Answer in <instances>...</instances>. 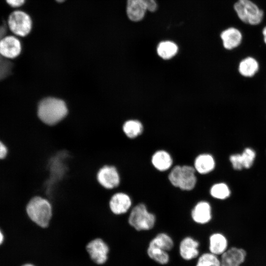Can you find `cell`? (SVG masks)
<instances>
[{
    "instance_id": "1",
    "label": "cell",
    "mask_w": 266,
    "mask_h": 266,
    "mask_svg": "<svg viewBox=\"0 0 266 266\" xmlns=\"http://www.w3.org/2000/svg\"><path fill=\"white\" fill-rule=\"evenodd\" d=\"M53 212L50 201L40 196L32 197L26 206V212L29 218L36 225L42 228L49 225Z\"/></svg>"
},
{
    "instance_id": "2",
    "label": "cell",
    "mask_w": 266,
    "mask_h": 266,
    "mask_svg": "<svg viewBox=\"0 0 266 266\" xmlns=\"http://www.w3.org/2000/svg\"><path fill=\"white\" fill-rule=\"evenodd\" d=\"M169 183L182 191L193 190L198 183L197 172L193 166L176 165L172 167L167 175Z\"/></svg>"
},
{
    "instance_id": "3",
    "label": "cell",
    "mask_w": 266,
    "mask_h": 266,
    "mask_svg": "<svg viewBox=\"0 0 266 266\" xmlns=\"http://www.w3.org/2000/svg\"><path fill=\"white\" fill-rule=\"evenodd\" d=\"M128 223L130 227L137 232L148 231L155 227L157 218L149 210L143 202L134 204L128 213Z\"/></svg>"
},
{
    "instance_id": "4",
    "label": "cell",
    "mask_w": 266,
    "mask_h": 266,
    "mask_svg": "<svg viewBox=\"0 0 266 266\" xmlns=\"http://www.w3.org/2000/svg\"><path fill=\"white\" fill-rule=\"evenodd\" d=\"M67 109L65 102L60 99L48 98L43 100L38 107V116L44 123L57 124L66 115Z\"/></svg>"
},
{
    "instance_id": "5",
    "label": "cell",
    "mask_w": 266,
    "mask_h": 266,
    "mask_svg": "<svg viewBox=\"0 0 266 266\" xmlns=\"http://www.w3.org/2000/svg\"><path fill=\"white\" fill-rule=\"evenodd\" d=\"M7 24L12 34L19 37H25L31 32L33 21L31 15L20 9H14L9 15Z\"/></svg>"
},
{
    "instance_id": "6",
    "label": "cell",
    "mask_w": 266,
    "mask_h": 266,
    "mask_svg": "<svg viewBox=\"0 0 266 266\" xmlns=\"http://www.w3.org/2000/svg\"><path fill=\"white\" fill-rule=\"evenodd\" d=\"M233 8L238 17L244 23L257 25L263 20V11L250 0H238Z\"/></svg>"
},
{
    "instance_id": "7",
    "label": "cell",
    "mask_w": 266,
    "mask_h": 266,
    "mask_svg": "<svg viewBox=\"0 0 266 266\" xmlns=\"http://www.w3.org/2000/svg\"><path fill=\"white\" fill-rule=\"evenodd\" d=\"M157 8L155 0H127L126 13L130 20L137 22L143 19L147 10L155 12Z\"/></svg>"
},
{
    "instance_id": "8",
    "label": "cell",
    "mask_w": 266,
    "mask_h": 266,
    "mask_svg": "<svg viewBox=\"0 0 266 266\" xmlns=\"http://www.w3.org/2000/svg\"><path fill=\"white\" fill-rule=\"evenodd\" d=\"M96 179L99 184L106 190H113L119 187L121 182L120 173L114 165H105L98 171Z\"/></svg>"
},
{
    "instance_id": "9",
    "label": "cell",
    "mask_w": 266,
    "mask_h": 266,
    "mask_svg": "<svg viewBox=\"0 0 266 266\" xmlns=\"http://www.w3.org/2000/svg\"><path fill=\"white\" fill-rule=\"evenodd\" d=\"M109 207L115 215L127 214L134 204L132 196L128 193L118 191L114 193L109 201Z\"/></svg>"
},
{
    "instance_id": "10",
    "label": "cell",
    "mask_w": 266,
    "mask_h": 266,
    "mask_svg": "<svg viewBox=\"0 0 266 266\" xmlns=\"http://www.w3.org/2000/svg\"><path fill=\"white\" fill-rule=\"evenodd\" d=\"M86 249L91 259L99 265L106 262L109 248L106 242L102 238L95 237L87 242Z\"/></svg>"
},
{
    "instance_id": "11",
    "label": "cell",
    "mask_w": 266,
    "mask_h": 266,
    "mask_svg": "<svg viewBox=\"0 0 266 266\" xmlns=\"http://www.w3.org/2000/svg\"><path fill=\"white\" fill-rule=\"evenodd\" d=\"M22 50L20 38L12 34L5 35L0 39V55L7 59H14Z\"/></svg>"
},
{
    "instance_id": "12",
    "label": "cell",
    "mask_w": 266,
    "mask_h": 266,
    "mask_svg": "<svg viewBox=\"0 0 266 266\" xmlns=\"http://www.w3.org/2000/svg\"><path fill=\"white\" fill-rule=\"evenodd\" d=\"M190 214L192 221L196 224L201 225L207 224L212 219V206L207 200H199L192 208Z\"/></svg>"
},
{
    "instance_id": "13",
    "label": "cell",
    "mask_w": 266,
    "mask_h": 266,
    "mask_svg": "<svg viewBox=\"0 0 266 266\" xmlns=\"http://www.w3.org/2000/svg\"><path fill=\"white\" fill-rule=\"evenodd\" d=\"M151 165L159 172L169 170L173 165V159L169 152L164 149L155 151L150 159Z\"/></svg>"
},
{
    "instance_id": "14",
    "label": "cell",
    "mask_w": 266,
    "mask_h": 266,
    "mask_svg": "<svg viewBox=\"0 0 266 266\" xmlns=\"http://www.w3.org/2000/svg\"><path fill=\"white\" fill-rule=\"evenodd\" d=\"M216 166L215 158L208 153L198 154L195 158L193 165L197 173L202 175L212 172L215 169Z\"/></svg>"
},
{
    "instance_id": "15",
    "label": "cell",
    "mask_w": 266,
    "mask_h": 266,
    "mask_svg": "<svg viewBox=\"0 0 266 266\" xmlns=\"http://www.w3.org/2000/svg\"><path fill=\"white\" fill-rule=\"evenodd\" d=\"M246 256V252L243 249L231 247L221 255V266H240L244 262Z\"/></svg>"
},
{
    "instance_id": "16",
    "label": "cell",
    "mask_w": 266,
    "mask_h": 266,
    "mask_svg": "<svg viewBox=\"0 0 266 266\" xmlns=\"http://www.w3.org/2000/svg\"><path fill=\"white\" fill-rule=\"evenodd\" d=\"M199 242L191 236L183 238L179 244V254L181 257L186 261L192 260L198 257Z\"/></svg>"
},
{
    "instance_id": "17",
    "label": "cell",
    "mask_w": 266,
    "mask_h": 266,
    "mask_svg": "<svg viewBox=\"0 0 266 266\" xmlns=\"http://www.w3.org/2000/svg\"><path fill=\"white\" fill-rule=\"evenodd\" d=\"M220 37L224 47L227 50H231L241 44L242 34L237 28L230 27L222 32Z\"/></svg>"
},
{
    "instance_id": "18",
    "label": "cell",
    "mask_w": 266,
    "mask_h": 266,
    "mask_svg": "<svg viewBox=\"0 0 266 266\" xmlns=\"http://www.w3.org/2000/svg\"><path fill=\"white\" fill-rule=\"evenodd\" d=\"M260 68L259 62L253 57L248 56L242 59L239 63L238 71L244 77L251 78L254 76Z\"/></svg>"
},
{
    "instance_id": "19",
    "label": "cell",
    "mask_w": 266,
    "mask_h": 266,
    "mask_svg": "<svg viewBox=\"0 0 266 266\" xmlns=\"http://www.w3.org/2000/svg\"><path fill=\"white\" fill-rule=\"evenodd\" d=\"M228 245L227 237L222 233H214L209 237V251L215 255H222L228 249Z\"/></svg>"
},
{
    "instance_id": "20",
    "label": "cell",
    "mask_w": 266,
    "mask_h": 266,
    "mask_svg": "<svg viewBox=\"0 0 266 266\" xmlns=\"http://www.w3.org/2000/svg\"><path fill=\"white\" fill-rule=\"evenodd\" d=\"M178 47L174 42L165 40L160 42L157 47V53L158 56L165 60H168L173 58L177 54Z\"/></svg>"
},
{
    "instance_id": "21",
    "label": "cell",
    "mask_w": 266,
    "mask_h": 266,
    "mask_svg": "<svg viewBox=\"0 0 266 266\" xmlns=\"http://www.w3.org/2000/svg\"><path fill=\"white\" fill-rule=\"evenodd\" d=\"M210 196L217 200H225L231 195V190L228 185L223 182L214 183L209 191Z\"/></svg>"
},
{
    "instance_id": "22",
    "label": "cell",
    "mask_w": 266,
    "mask_h": 266,
    "mask_svg": "<svg viewBox=\"0 0 266 266\" xmlns=\"http://www.w3.org/2000/svg\"><path fill=\"white\" fill-rule=\"evenodd\" d=\"M149 245L157 247L168 252L173 248L174 242L170 235L162 232L156 234L150 240Z\"/></svg>"
},
{
    "instance_id": "23",
    "label": "cell",
    "mask_w": 266,
    "mask_h": 266,
    "mask_svg": "<svg viewBox=\"0 0 266 266\" xmlns=\"http://www.w3.org/2000/svg\"><path fill=\"white\" fill-rule=\"evenodd\" d=\"M123 131L128 138L133 139L138 137L142 133L143 126L139 121L130 120L126 121L124 124Z\"/></svg>"
},
{
    "instance_id": "24",
    "label": "cell",
    "mask_w": 266,
    "mask_h": 266,
    "mask_svg": "<svg viewBox=\"0 0 266 266\" xmlns=\"http://www.w3.org/2000/svg\"><path fill=\"white\" fill-rule=\"evenodd\" d=\"M147 253L151 259L161 265H166L169 261L167 252L157 247L148 245Z\"/></svg>"
},
{
    "instance_id": "25",
    "label": "cell",
    "mask_w": 266,
    "mask_h": 266,
    "mask_svg": "<svg viewBox=\"0 0 266 266\" xmlns=\"http://www.w3.org/2000/svg\"><path fill=\"white\" fill-rule=\"evenodd\" d=\"M196 266H221V260L210 252L204 253L200 256Z\"/></svg>"
},
{
    "instance_id": "26",
    "label": "cell",
    "mask_w": 266,
    "mask_h": 266,
    "mask_svg": "<svg viewBox=\"0 0 266 266\" xmlns=\"http://www.w3.org/2000/svg\"><path fill=\"white\" fill-rule=\"evenodd\" d=\"M244 169H249L254 165L256 158V151L251 147L245 148L241 153Z\"/></svg>"
},
{
    "instance_id": "27",
    "label": "cell",
    "mask_w": 266,
    "mask_h": 266,
    "mask_svg": "<svg viewBox=\"0 0 266 266\" xmlns=\"http://www.w3.org/2000/svg\"><path fill=\"white\" fill-rule=\"evenodd\" d=\"M229 161L234 170L239 171L244 169L241 153L231 155L229 157Z\"/></svg>"
},
{
    "instance_id": "28",
    "label": "cell",
    "mask_w": 266,
    "mask_h": 266,
    "mask_svg": "<svg viewBox=\"0 0 266 266\" xmlns=\"http://www.w3.org/2000/svg\"><path fill=\"white\" fill-rule=\"evenodd\" d=\"M5 1L9 6L16 9L20 8L25 4L26 0H5Z\"/></svg>"
},
{
    "instance_id": "29",
    "label": "cell",
    "mask_w": 266,
    "mask_h": 266,
    "mask_svg": "<svg viewBox=\"0 0 266 266\" xmlns=\"http://www.w3.org/2000/svg\"><path fill=\"white\" fill-rule=\"evenodd\" d=\"M7 152L6 146L0 141V159L4 158L7 154Z\"/></svg>"
},
{
    "instance_id": "30",
    "label": "cell",
    "mask_w": 266,
    "mask_h": 266,
    "mask_svg": "<svg viewBox=\"0 0 266 266\" xmlns=\"http://www.w3.org/2000/svg\"><path fill=\"white\" fill-rule=\"evenodd\" d=\"M262 33L264 36V42L266 44V26L264 28Z\"/></svg>"
},
{
    "instance_id": "31",
    "label": "cell",
    "mask_w": 266,
    "mask_h": 266,
    "mask_svg": "<svg viewBox=\"0 0 266 266\" xmlns=\"http://www.w3.org/2000/svg\"><path fill=\"white\" fill-rule=\"evenodd\" d=\"M3 241V235L2 233L0 230V245H1Z\"/></svg>"
},
{
    "instance_id": "32",
    "label": "cell",
    "mask_w": 266,
    "mask_h": 266,
    "mask_svg": "<svg viewBox=\"0 0 266 266\" xmlns=\"http://www.w3.org/2000/svg\"><path fill=\"white\" fill-rule=\"evenodd\" d=\"M55 0L58 3H63L65 2L66 0Z\"/></svg>"
},
{
    "instance_id": "33",
    "label": "cell",
    "mask_w": 266,
    "mask_h": 266,
    "mask_svg": "<svg viewBox=\"0 0 266 266\" xmlns=\"http://www.w3.org/2000/svg\"><path fill=\"white\" fill-rule=\"evenodd\" d=\"M22 266H33V265L31 264H26L22 265Z\"/></svg>"
}]
</instances>
